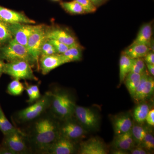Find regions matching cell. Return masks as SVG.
Returning <instances> with one entry per match:
<instances>
[{
  "label": "cell",
  "instance_id": "obj_1",
  "mask_svg": "<svg viewBox=\"0 0 154 154\" xmlns=\"http://www.w3.org/2000/svg\"><path fill=\"white\" fill-rule=\"evenodd\" d=\"M52 113L41 116L33 120L27 135L31 151L45 154L48 149L60 135V124Z\"/></svg>",
  "mask_w": 154,
  "mask_h": 154
},
{
  "label": "cell",
  "instance_id": "obj_2",
  "mask_svg": "<svg viewBox=\"0 0 154 154\" xmlns=\"http://www.w3.org/2000/svg\"><path fill=\"white\" fill-rule=\"evenodd\" d=\"M51 93L49 108L57 118L63 120L72 118L74 115L75 104L69 94L63 91Z\"/></svg>",
  "mask_w": 154,
  "mask_h": 154
},
{
  "label": "cell",
  "instance_id": "obj_3",
  "mask_svg": "<svg viewBox=\"0 0 154 154\" xmlns=\"http://www.w3.org/2000/svg\"><path fill=\"white\" fill-rule=\"evenodd\" d=\"M0 58L9 62L23 60L31 65H36V62L28 52L27 48L19 44L14 38L0 49Z\"/></svg>",
  "mask_w": 154,
  "mask_h": 154
},
{
  "label": "cell",
  "instance_id": "obj_4",
  "mask_svg": "<svg viewBox=\"0 0 154 154\" xmlns=\"http://www.w3.org/2000/svg\"><path fill=\"white\" fill-rule=\"evenodd\" d=\"M51 93L48 92L36 102L29 107L20 110L17 115L18 121L21 122L33 121L42 115L50 107Z\"/></svg>",
  "mask_w": 154,
  "mask_h": 154
},
{
  "label": "cell",
  "instance_id": "obj_5",
  "mask_svg": "<svg viewBox=\"0 0 154 154\" xmlns=\"http://www.w3.org/2000/svg\"><path fill=\"white\" fill-rule=\"evenodd\" d=\"M3 145L14 154L28 153L31 151L27 135L19 129L5 135Z\"/></svg>",
  "mask_w": 154,
  "mask_h": 154
},
{
  "label": "cell",
  "instance_id": "obj_6",
  "mask_svg": "<svg viewBox=\"0 0 154 154\" xmlns=\"http://www.w3.org/2000/svg\"><path fill=\"white\" fill-rule=\"evenodd\" d=\"M31 66L29 63L25 60L9 62L5 64L4 73L19 80L37 81L38 79L34 75Z\"/></svg>",
  "mask_w": 154,
  "mask_h": 154
},
{
  "label": "cell",
  "instance_id": "obj_7",
  "mask_svg": "<svg viewBox=\"0 0 154 154\" xmlns=\"http://www.w3.org/2000/svg\"><path fill=\"white\" fill-rule=\"evenodd\" d=\"M46 30L43 25H37L29 36L26 46L28 52L36 62V67L38 69L42 45L46 38Z\"/></svg>",
  "mask_w": 154,
  "mask_h": 154
},
{
  "label": "cell",
  "instance_id": "obj_8",
  "mask_svg": "<svg viewBox=\"0 0 154 154\" xmlns=\"http://www.w3.org/2000/svg\"><path fill=\"white\" fill-rule=\"evenodd\" d=\"M64 121L62 124H60V135L74 142L85 137L87 131L79 122L72 120V118Z\"/></svg>",
  "mask_w": 154,
  "mask_h": 154
},
{
  "label": "cell",
  "instance_id": "obj_9",
  "mask_svg": "<svg viewBox=\"0 0 154 154\" xmlns=\"http://www.w3.org/2000/svg\"><path fill=\"white\" fill-rule=\"evenodd\" d=\"M74 115L78 122L85 128L93 130L98 128L99 117L91 108L76 105Z\"/></svg>",
  "mask_w": 154,
  "mask_h": 154
},
{
  "label": "cell",
  "instance_id": "obj_10",
  "mask_svg": "<svg viewBox=\"0 0 154 154\" xmlns=\"http://www.w3.org/2000/svg\"><path fill=\"white\" fill-rule=\"evenodd\" d=\"M32 25L23 23L9 24L13 38L26 47L29 36L37 27V25Z\"/></svg>",
  "mask_w": 154,
  "mask_h": 154
},
{
  "label": "cell",
  "instance_id": "obj_11",
  "mask_svg": "<svg viewBox=\"0 0 154 154\" xmlns=\"http://www.w3.org/2000/svg\"><path fill=\"white\" fill-rule=\"evenodd\" d=\"M76 150L74 141L60 135L50 146L45 154H72Z\"/></svg>",
  "mask_w": 154,
  "mask_h": 154
},
{
  "label": "cell",
  "instance_id": "obj_12",
  "mask_svg": "<svg viewBox=\"0 0 154 154\" xmlns=\"http://www.w3.org/2000/svg\"><path fill=\"white\" fill-rule=\"evenodd\" d=\"M154 90V81L152 77L146 73L142 75L140 82L136 91L133 99L135 102L143 101L152 95Z\"/></svg>",
  "mask_w": 154,
  "mask_h": 154
},
{
  "label": "cell",
  "instance_id": "obj_13",
  "mask_svg": "<svg viewBox=\"0 0 154 154\" xmlns=\"http://www.w3.org/2000/svg\"><path fill=\"white\" fill-rule=\"evenodd\" d=\"M45 38L57 40L70 46L79 44L75 35L64 28H56L46 30Z\"/></svg>",
  "mask_w": 154,
  "mask_h": 154
},
{
  "label": "cell",
  "instance_id": "obj_14",
  "mask_svg": "<svg viewBox=\"0 0 154 154\" xmlns=\"http://www.w3.org/2000/svg\"><path fill=\"white\" fill-rule=\"evenodd\" d=\"M0 20L7 24L15 23L35 24V21L30 19L25 14L10 10L0 6Z\"/></svg>",
  "mask_w": 154,
  "mask_h": 154
},
{
  "label": "cell",
  "instance_id": "obj_15",
  "mask_svg": "<svg viewBox=\"0 0 154 154\" xmlns=\"http://www.w3.org/2000/svg\"><path fill=\"white\" fill-rule=\"evenodd\" d=\"M80 154H106L107 151L104 143L98 138H92L81 143L79 149Z\"/></svg>",
  "mask_w": 154,
  "mask_h": 154
},
{
  "label": "cell",
  "instance_id": "obj_16",
  "mask_svg": "<svg viewBox=\"0 0 154 154\" xmlns=\"http://www.w3.org/2000/svg\"><path fill=\"white\" fill-rule=\"evenodd\" d=\"M65 63L60 54L41 56L39 60V69L42 74L47 75L53 70Z\"/></svg>",
  "mask_w": 154,
  "mask_h": 154
},
{
  "label": "cell",
  "instance_id": "obj_17",
  "mask_svg": "<svg viewBox=\"0 0 154 154\" xmlns=\"http://www.w3.org/2000/svg\"><path fill=\"white\" fill-rule=\"evenodd\" d=\"M113 125L116 135L129 131L133 125L131 116L128 113H123L115 116L113 120Z\"/></svg>",
  "mask_w": 154,
  "mask_h": 154
},
{
  "label": "cell",
  "instance_id": "obj_18",
  "mask_svg": "<svg viewBox=\"0 0 154 154\" xmlns=\"http://www.w3.org/2000/svg\"><path fill=\"white\" fill-rule=\"evenodd\" d=\"M152 24L148 23L143 25L138 33L132 44H143L147 45L149 47L152 40Z\"/></svg>",
  "mask_w": 154,
  "mask_h": 154
},
{
  "label": "cell",
  "instance_id": "obj_19",
  "mask_svg": "<svg viewBox=\"0 0 154 154\" xmlns=\"http://www.w3.org/2000/svg\"><path fill=\"white\" fill-rule=\"evenodd\" d=\"M150 51L147 45L143 44H131L122 53L126 54L131 59L139 58L144 57Z\"/></svg>",
  "mask_w": 154,
  "mask_h": 154
},
{
  "label": "cell",
  "instance_id": "obj_20",
  "mask_svg": "<svg viewBox=\"0 0 154 154\" xmlns=\"http://www.w3.org/2000/svg\"><path fill=\"white\" fill-rule=\"evenodd\" d=\"M66 63L79 61L82 57V48L79 44L72 46L66 52L60 54Z\"/></svg>",
  "mask_w": 154,
  "mask_h": 154
},
{
  "label": "cell",
  "instance_id": "obj_21",
  "mask_svg": "<svg viewBox=\"0 0 154 154\" xmlns=\"http://www.w3.org/2000/svg\"><path fill=\"white\" fill-rule=\"evenodd\" d=\"M142 75L130 72L127 75L124 82L129 94L133 99L136 91L140 82Z\"/></svg>",
  "mask_w": 154,
  "mask_h": 154
},
{
  "label": "cell",
  "instance_id": "obj_22",
  "mask_svg": "<svg viewBox=\"0 0 154 154\" xmlns=\"http://www.w3.org/2000/svg\"><path fill=\"white\" fill-rule=\"evenodd\" d=\"M133 59L122 53L119 60V81L120 84L124 82L127 75L131 72Z\"/></svg>",
  "mask_w": 154,
  "mask_h": 154
},
{
  "label": "cell",
  "instance_id": "obj_23",
  "mask_svg": "<svg viewBox=\"0 0 154 154\" xmlns=\"http://www.w3.org/2000/svg\"><path fill=\"white\" fill-rule=\"evenodd\" d=\"M62 8L68 13L74 15L85 14V12L81 5L75 0L69 2H62L60 3Z\"/></svg>",
  "mask_w": 154,
  "mask_h": 154
},
{
  "label": "cell",
  "instance_id": "obj_24",
  "mask_svg": "<svg viewBox=\"0 0 154 154\" xmlns=\"http://www.w3.org/2000/svg\"><path fill=\"white\" fill-rule=\"evenodd\" d=\"M149 110V106L148 104L143 103L138 105L134 111V118L138 123H142L145 121Z\"/></svg>",
  "mask_w": 154,
  "mask_h": 154
},
{
  "label": "cell",
  "instance_id": "obj_25",
  "mask_svg": "<svg viewBox=\"0 0 154 154\" xmlns=\"http://www.w3.org/2000/svg\"><path fill=\"white\" fill-rule=\"evenodd\" d=\"M18 129L11 124L6 117L2 108H0V131L4 135L14 132Z\"/></svg>",
  "mask_w": 154,
  "mask_h": 154
},
{
  "label": "cell",
  "instance_id": "obj_26",
  "mask_svg": "<svg viewBox=\"0 0 154 154\" xmlns=\"http://www.w3.org/2000/svg\"><path fill=\"white\" fill-rule=\"evenodd\" d=\"M25 88L19 80L14 79L8 86V93L14 96H20L25 90Z\"/></svg>",
  "mask_w": 154,
  "mask_h": 154
},
{
  "label": "cell",
  "instance_id": "obj_27",
  "mask_svg": "<svg viewBox=\"0 0 154 154\" xmlns=\"http://www.w3.org/2000/svg\"><path fill=\"white\" fill-rule=\"evenodd\" d=\"M12 38L9 24L0 20V45L5 44Z\"/></svg>",
  "mask_w": 154,
  "mask_h": 154
},
{
  "label": "cell",
  "instance_id": "obj_28",
  "mask_svg": "<svg viewBox=\"0 0 154 154\" xmlns=\"http://www.w3.org/2000/svg\"><path fill=\"white\" fill-rule=\"evenodd\" d=\"M113 146L116 149L123 151L131 150L134 147L128 142L122 134L116 135L113 140Z\"/></svg>",
  "mask_w": 154,
  "mask_h": 154
},
{
  "label": "cell",
  "instance_id": "obj_29",
  "mask_svg": "<svg viewBox=\"0 0 154 154\" xmlns=\"http://www.w3.org/2000/svg\"><path fill=\"white\" fill-rule=\"evenodd\" d=\"M131 131L134 142L138 143L142 142L148 132L145 128L140 125H133Z\"/></svg>",
  "mask_w": 154,
  "mask_h": 154
},
{
  "label": "cell",
  "instance_id": "obj_30",
  "mask_svg": "<svg viewBox=\"0 0 154 154\" xmlns=\"http://www.w3.org/2000/svg\"><path fill=\"white\" fill-rule=\"evenodd\" d=\"M132 59V64L130 72L140 75L145 72L146 66L144 60L142 58Z\"/></svg>",
  "mask_w": 154,
  "mask_h": 154
},
{
  "label": "cell",
  "instance_id": "obj_31",
  "mask_svg": "<svg viewBox=\"0 0 154 154\" xmlns=\"http://www.w3.org/2000/svg\"><path fill=\"white\" fill-rule=\"evenodd\" d=\"M56 54L57 53L52 43L49 39L45 38L42 45L40 56L53 55Z\"/></svg>",
  "mask_w": 154,
  "mask_h": 154
},
{
  "label": "cell",
  "instance_id": "obj_32",
  "mask_svg": "<svg viewBox=\"0 0 154 154\" xmlns=\"http://www.w3.org/2000/svg\"><path fill=\"white\" fill-rule=\"evenodd\" d=\"M141 143L142 147L146 151L152 150L154 149V137L150 133L147 132Z\"/></svg>",
  "mask_w": 154,
  "mask_h": 154
},
{
  "label": "cell",
  "instance_id": "obj_33",
  "mask_svg": "<svg viewBox=\"0 0 154 154\" xmlns=\"http://www.w3.org/2000/svg\"><path fill=\"white\" fill-rule=\"evenodd\" d=\"M81 5L86 14L94 13L97 10V7L94 5L90 0H75Z\"/></svg>",
  "mask_w": 154,
  "mask_h": 154
},
{
  "label": "cell",
  "instance_id": "obj_34",
  "mask_svg": "<svg viewBox=\"0 0 154 154\" xmlns=\"http://www.w3.org/2000/svg\"><path fill=\"white\" fill-rule=\"evenodd\" d=\"M54 46L57 53L58 54H62L66 51L72 46H69L65 44L54 39H48Z\"/></svg>",
  "mask_w": 154,
  "mask_h": 154
},
{
  "label": "cell",
  "instance_id": "obj_35",
  "mask_svg": "<svg viewBox=\"0 0 154 154\" xmlns=\"http://www.w3.org/2000/svg\"><path fill=\"white\" fill-rule=\"evenodd\" d=\"M26 92H27V94L28 96H29V100L28 102L29 103H32L35 101H37L35 97V95L33 94V91L32 90L30 89V87L29 85H27L25 88Z\"/></svg>",
  "mask_w": 154,
  "mask_h": 154
},
{
  "label": "cell",
  "instance_id": "obj_36",
  "mask_svg": "<svg viewBox=\"0 0 154 154\" xmlns=\"http://www.w3.org/2000/svg\"><path fill=\"white\" fill-rule=\"evenodd\" d=\"M144 57V61L145 63L154 64V53L153 51H150Z\"/></svg>",
  "mask_w": 154,
  "mask_h": 154
},
{
  "label": "cell",
  "instance_id": "obj_37",
  "mask_svg": "<svg viewBox=\"0 0 154 154\" xmlns=\"http://www.w3.org/2000/svg\"><path fill=\"white\" fill-rule=\"evenodd\" d=\"M146 122L149 125L151 126L154 125V110H149L146 119Z\"/></svg>",
  "mask_w": 154,
  "mask_h": 154
},
{
  "label": "cell",
  "instance_id": "obj_38",
  "mask_svg": "<svg viewBox=\"0 0 154 154\" xmlns=\"http://www.w3.org/2000/svg\"><path fill=\"white\" fill-rule=\"evenodd\" d=\"M29 86L35 95L36 100H37L40 99L41 98V94H40V91H39L38 86L36 85H31Z\"/></svg>",
  "mask_w": 154,
  "mask_h": 154
},
{
  "label": "cell",
  "instance_id": "obj_39",
  "mask_svg": "<svg viewBox=\"0 0 154 154\" xmlns=\"http://www.w3.org/2000/svg\"><path fill=\"white\" fill-rule=\"evenodd\" d=\"M131 153L132 154H147L148 153L147 151L146 150L142 147L132 148L131 150Z\"/></svg>",
  "mask_w": 154,
  "mask_h": 154
},
{
  "label": "cell",
  "instance_id": "obj_40",
  "mask_svg": "<svg viewBox=\"0 0 154 154\" xmlns=\"http://www.w3.org/2000/svg\"><path fill=\"white\" fill-rule=\"evenodd\" d=\"M147 68L148 69L149 72L152 75V76H154V64H151L146 63Z\"/></svg>",
  "mask_w": 154,
  "mask_h": 154
},
{
  "label": "cell",
  "instance_id": "obj_41",
  "mask_svg": "<svg viewBox=\"0 0 154 154\" xmlns=\"http://www.w3.org/2000/svg\"><path fill=\"white\" fill-rule=\"evenodd\" d=\"M96 7H99L104 2L105 0H90Z\"/></svg>",
  "mask_w": 154,
  "mask_h": 154
},
{
  "label": "cell",
  "instance_id": "obj_42",
  "mask_svg": "<svg viewBox=\"0 0 154 154\" xmlns=\"http://www.w3.org/2000/svg\"><path fill=\"white\" fill-rule=\"evenodd\" d=\"M5 63L3 59L0 58V77L4 73V68H5Z\"/></svg>",
  "mask_w": 154,
  "mask_h": 154
},
{
  "label": "cell",
  "instance_id": "obj_43",
  "mask_svg": "<svg viewBox=\"0 0 154 154\" xmlns=\"http://www.w3.org/2000/svg\"><path fill=\"white\" fill-rule=\"evenodd\" d=\"M53 1H59V0H53Z\"/></svg>",
  "mask_w": 154,
  "mask_h": 154
},
{
  "label": "cell",
  "instance_id": "obj_44",
  "mask_svg": "<svg viewBox=\"0 0 154 154\" xmlns=\"http://www.w3.org/2000/svg\"><path fill=\"white\" fill-rule=\"evenodd\" d=\"M0 108H1V107H0Z\"/></svg>",
  "mask_w": 154,
  "mask_h": 154
}]
</instances>
